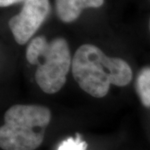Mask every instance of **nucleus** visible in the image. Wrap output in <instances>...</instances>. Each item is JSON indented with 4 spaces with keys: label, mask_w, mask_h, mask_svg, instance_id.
<instances>
[{
    "label": "nucleus",
    "mask_w": 150,
    "mask_h": 150,
    "mask_svg": "<svg viewBox=\"0 0 150 150\" xmlns=\"http://www.w3.org/2000/svg\"><path fill=\"white\" fill-rule=\"evenodd\" d=\"M72 74L81 88L94 98L106 96L111 84L128 85L133 78L126 61L108 57L92 44H83L77 49L72 62Z\"/></svg>",
    "instance_id": "nucleus-1"
},
{
    "label": "nucleus",
    "mask_w": 150,
    "mask_h": 150,
    "mask_svg": "<svg viewBox=\"0 0 150 150\" xmlns=\"http://www.w3.org/2000/svg\"><path fill=\"white\" fill-rule=\"evenodd\" d=\"M51 121V111L36 104H17L4 114L0 129V147L4 150H35L43 143Z\"/></svg>",
    "instance_id": "nucleus-2"
},
{
    "label": "nucleus",
    "mask_w": 150,
    "mask_h": 150,
    "mask_svg": "<svg viewBox=\"0 0 150 150\" xmlns=\"http://www.w3.org/2000/svg\"><path fill=\"white\" fill-rule=\"evenodd\" d=\"M26 59L29 64L38 66L35 80L44 93L53 94L64 87L73 62L64 38L48 42L43 36L34 38L28 46Z\"/></svg>",
    "instance_id": "nucleus-3"
},
{
    "label": "nucleus",
    "mask_w": 150,
    "mask_h": 150,
    "mask_svg": "<svg viewBox=\"0 0 150 150\" xmlns=\"http://www.w3.org/2000/svg\"><path fill=\"white\" fill-rule=\"evenodd\" d=\"M50 12L48 0H27L18 14L12 17L8 26L20 45L27 43L42 25Z\"/></svg>",
    "instance_id": "nucleus-4"
},
{
    "label": "nucleus",
    "mask_w": 150,
    "mask_h": 150,
    "mask_svg": "<svg viewBox=\"0 0 150 150\" xmlns=\"http://www.w3.org/2000/svg\"><path fill=\"white\" fill-rule=\"evenodd\" d=\"M56 13L64 23L75 21L83 9L88 8L87 0H55Z\"/></svg>",
    "instance_id": "nucleus-5"
},
{
    "label": "nucleus",
    "mask_w": 150,
    "mask_h": 150,
    "mask_svg": "<svg viewBox=\"0 0 150 150\" xmlns=\"http://www.w3.org/2000/svg\"><path fill=\"white\" fill-rule=\"evenodd\" d=\"M136 89L142 103L145 107H150V68H146L139 73Z\"/></svg>",
    "instance_id": "nucleus-6"
},
{
    "label": "nucleus",
    "mask_w": 150,
    "mask_h": 150,
    "mask_svg": "<svg viewBox=\"0 0 150 150\" xmlns=\"http://www.w3.org/2000/svg\"><path fill=\"white\" fill-rule=\"evenodd\" d=\"M88 144L82 140L80 134H77L75 138L70 137L61 143L57 150H87Z\"/></svg>",
    "instance_id": "nucleus-7"
},
{
    "label": "nucleus",
    "mask_w": 150,
    "mask_h": 150,
    "mask_svg": "<svg viewBox=\"0 0 150 150\" xmlns=\"http://www.w3.org/2000/svg\"><path fill=\"white\" fill-rule=\"evenodd\" d=\"M27 0H0V6L1 7H8V6L13 5L18 3L25 2Z\"/></svg>",
    "instance_id": "nucleus-8"
},
{
    "label": "nucleus",
    "mask_w": 150,
    "mask_h": 150,
    "mask_svg": "<svg viewBox=\"0 0 150 150\" xmlns=\"http://www.w3.org/2000/svg\"><path fill=\"white\" fill-rule=\"evenodd\" d=\"M88 8H99L103 4L104 0H87Z\"/></svg>",
    "instance_id": "nucleus-9"
},
{
    "label": "nucleus",
    "mask_w": 150,
    "mask_h": 150,
    "mask_svg": "<svg viewBox=\"0 0 150 150\" xmlns=\"http://www.w3.org/2000/svg\"><path fill=\"white\" fill-rule=\"evenodd\" d=\"M149 30H150V19H149Z\"/></svg>",
    "instance_id": "nucleus-10"
}]
</instances>
